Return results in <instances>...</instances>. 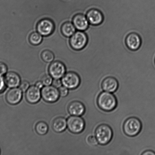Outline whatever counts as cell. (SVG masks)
<instances>
[{
	"instance_id": "603a6c76",
	"label": "cell",
	"mask_w": 155,
	"mask_h": 155,
	"mask_svg": "<svg viewBox=\"0 0 155 155\" xmlns=\"http://www.w3.org/2000/svg\"><path fill=\"white\" fill-rule=\"evenodd\" d=\"M52 78V77L51 75H45L42 77L41 81L43 83L44 86H50V85H51L52 84L53 81Z\"/></svg>"
},
{
	"instance_id": "f1b7e54d",
	"label": "cell",
	"mask_w": 155,
	"mask_h": 155,
	"mask_svg": "<svg viewBox=\"0 0 155 155\" xmlns=\"http://www.w3.org/2000/svg\"><path fill=\"white\" fill-rule=\"evenodd\" d=\"M52 86L56 88H60L62 84V81L60 79H54L52 82Z\"/></svg>"
},
{
	"instance_id": "52a82bcc",
	"label": "cell",
	"mask_w": 155,
	"mask_h": 155,
	"mask_svg": "<svg viewBox=\"0 0 155 155\" xmlns=\"http://www.w3.org/2000/svg\"><path fill=\"white\" fill-rule=\"evenodd\" d=\"M54 22L48 18H44L38 22L36 25L38 32L43 36H48L54 32L55 30Z\"/></svg>"
},
{
	"instance_id": "5b68a950",
	"label": "cell",
	"mask_w": 155,
	"mask_h": 155,
	"mask_svg": "<svg viewBox=\"0 0 155 155\" xmlns=\"http://www.w3.org/2000/svg\"><path fill=\"white\" fill-rule=\"evenodd\" d=\"M67 123L69 131L76 134L82 133L86 126L84 120L80 116L72 115L68 118Z\"/></svg>"
},
{
	"instance_id": "7402d4cb",
	"label": "cell",
	"mask_w": 155,
	"mask_h": 155,
	"mask_svg": "<svg viewBox=\"0 0 155 155\" xmlns=\"http://www.w3.org/2000/svg\"><path fill=\"white\" fill-rule=\"evenodd\" d=\"M41 57L42 60L46 63H51L54 60V55L52 51L46 50L42 53Z\"/></svg>"
},
{
	"instance_id": "7a4b0ae2",
	"label": "cell",
	"mask_w": 155,
	"mask_h": 155,
	"mask_svg": "<svg viewBox=\"0 0 155 155\" xmlns=\"http://www.w3.org/2000/svg\"><path fill=\"white\" fill-rule=\"evenodd\" d=\"M95 134L99 144L102 145H107L111 141L113 132L111 127L107 124H100L95 130Z\"/></svg>"
},
{
	"instance_id": "277c9868",
	"label": "cell",
	"mask_w": 155,
	"mask_h": 155,
	"mask_svg": "<svg viewBox=\"0 0 155 155\" xmlns=\"http://www.w3.org/2000/svg\"><path fill=\"white\" fill-rule=\"evenodd\" d=\"M89 41L87 34L84 31H76L70 37L69 44L73 49L80 51L84 49Z\"/></svg>"
},
{
	"instance_id": "44dd1931",
	"label": "cell",
	"mask_w": 155,
	"mask_h": 155,
	"mask_svg": "<svg viewBox=\"0 0 155 155\" xmlns=\"http://www.w3.org/2000/svg\"><path fill=\"white\" fill-rule=\"evenodd\" d=\"M35 129L38 134L45 135L48 133L49 127L46 123L41 121L36 124Z\"/></svg>"
},
{
	"instance_id": "8fae6325",
	"label": "cell",
	"mask_w": 155,
	"mask_h": 155,
	"mask_svg": "<svg viewBox=\"0 0 155 155\" xmlns=\"http://www.w3.org/2000/svg\"><path fill=\"white\" fill-rule=\"evenodd\" d=\"M86 16L91 25L97 26L101 25L104 21V16L99 9L92 8L86 13Z\"/></svg>"
},
{
	"instance_id": "8992f818",
	"label": "cell",
	"mask_w": 155,
	"mask_h": 155,
	"mask_svg": "<svg viewBox=\"0 0 155 155\" xmlns=\"http://www.w3.org/2000/svg\"><path fill=\"white\" fill-rule=\"evenodd\" d=\"M61 81L64 86L71 90L76 89L80 83L79 76L74 72L66 73L62 78Z\"/></svg>"
},
{
	"instance_id": "ac0fdd59",
	"label": "cell",
	"mask_w": 155,
	"mask_h": 155,
	"mask_svg": "<svg viewBox=\"0 0 155 155\" xmlns=\"http://www.w3.org/2000/svg\"><path fill=\"white\" fill-rule=\"evenodd\" d=\"M67 127V121L66 119L63 117H59L56 118L53 121L52 129L56 133H62L66 130Z\"/></svg>"
},
{
	"instance_id": "d6a6232c",
	"label": "cell",
	"mask_w": 155,
	"mask_h": 155,
	"mask_svg": "<svg viewBox=\"0 0 155 155\" xmlns=\"http://www.w3.org/2000/svg\"><path fill=\"white\" fill-rule=\"evenodd\" d=\"M0 153H1V150H0Z\"/></svg>"
},
{
	"instance_id": "d4e9b609",
	"label": "cell",
	"mask_w": 155,
	"mask_h": 155,
	"mask_svg": "<svg viewBox=\"0 0 155 155\" xmlns=\"http://www.w3.org/2000/svg\"><path fill=\"white\" fill-rule=\"evenodd\" d=\"M19 88L22 92H25L27 91L30 87V84L29 82L27 81H24L21 82L19 85Z\"/></svg>"
},
{
	"instance_id": "4fadbf2b",
	"label": "cell",
	"mask_w": 155,
	"mask_h": 155,
	"mask_svg": "<svg viewBox=\"0 0 155 155\" xmlns=\"http://www.w3.org/2000/svg\"><path fill=\"white\" fill-rule=\"evenodd\" d=\"M22 92L20 88H12L8 91L6 94V101L10 104H18L22 100Z\"/></svg>"
},
{
	"instance_id": "f546056e",
	"label": "cell",
	"mask_w": 155,
	"mask_h": 155,
	"mask_svg": "<svg viewBox=\"0 0 155 155\" xmlns=\"http://www.w3.org/2000/svg\"><path fill=\"white\" fill-rule=\"evenodd\" d=\"M143 155H155L154 152L151 150H147L142 153Z\"/></svg>"
},
{
	"instance_id": "484cf974",
	"label": "cell",
	"mask_w": 155,
	"mask_h": 155,
	"mask_svg": "<svg viewBox=\"0 0 155 155\" xmlns=\"http://www.w3.org/2000/svg\"><path fill=\"white\" fill-rule=\"evenodd\" d=\"M8 68L7 65L2 62H0V76H3L7 73Z\"/></svg>"
},
{
	"instance_id": "83f0119b",
	"label": "cell",
	"mask_w": 155,
	"mask_h": 155,
	"mask_svg": "<svg viewBox=\"0 0 155 155\" xmlns=\"http://www.w3.org/2000/svg\"><path fill=\"white\" fill-rule=\"evenodd\" d=\"M4 78L0 76V94L2 93L6 89V86Z\"/></svg>"
},
{
	"instance_id": "5bb4252c",
	"label": "cell",
	"mask_w": 155,
	"mask_h": 155,
	"mask_svg": "<svg viewBox=\"0 0 155 155\" xmlns=\"http://www.w3.org/2000/svg\"><path fill=\"white\" fill-rule=\"evenodd\" d=\"M41 96L40 89L36 86H30L26 91V100L30 104H34L37 103L40 100Z\"/></svg>"
},
{
	"instance_id": "9a60e30c",
	"label": "cell",
	"mask_w": 155,
	"mask_h": 155,
	"mask_svg": "<svg viewBox=\"0 0 155 155\" xmlns=\"http://www.w3.org/2000/svg\"><path fill=\"white\" fill-rule=\"evenodd\" d=\"M103 89L106 92L113 93L117 90L119 87V83L115 77L109 76L106 78L101 84Z\"/></svg>"
},
{
	"instance_id": "1f68e13d",
	"label": "cell",
	"mask_w": 155,
	"mask_h": 155,
	"mask_svg": "<svg viewBox=\"0 0 155 155\" xmlns=\"http://www.w3.org/2000/svg\"><path fill=\"white\" fill-rule=\"evenodd\" d=\"M154 63H155V60H154Z\"/></svg>"
},
{
	"instance_id": "9c48e42d",
	"label": "cell",
	"mask_w": 155,
	"mask_h": 155,
	"mask_svg": "<svg viewBox=\"0 0 155 155\" xmlns=\"http://www.w3.org/2000/svg\"><path fill=\"white\" fill-rule=\"evenodd\" d=\"M50 75L54 79H60L66 73V68L62 62L56 61L52 62L48 69Z\"/></svg>"
},
{
	"instance_id": "ffe728a7",
	"label": "cell",
	"mask_w": 155,
	"mask_h": 155,
	"mask_svg": "<svg viewBox=\"0 0 155 155\" xmlns=\"http://www.w3.org/2000/svg\"><path fill=\"white\" fill-rule=\"evenodd\" d=\"M29 39V41L32 45H39L42 42V36L39 32H34L30 34Z\"/></svg>"
},
{
	"instance_id": "ba28073f",
	"label": "cell",
	"mask_w": 155,
	"mask_h": 155,
	"mask_svg": "<svg viewBox=\"0 0 155 155\" xmlns=\"http://www.w3.org/2000/svg\"><path fill=\"white\" fill-rule=\"evenodd\" d=\"M41 95L44 101L49 103L56 102L59 100L60 96L57 88L50 85L42 88Z\"/></svg>"
},
{
	"instance_id": "6da1fadb",
	"label": "cell",
	"mask_w": 155,
	"mask_h": 155,
	"mask_svg": "<svg viewBox=\"0 0 155 155\" xmlns=\"http://www.w3.org/2000/svg\"><path fill=\"white\" fill-rule=\"evenodd\" d=\"M97 104L101 110L106 112H110L114 110L117 106L116 97L112 93L103 92L97 98Z\"/></svg>"
},
{
	"instance_id": "30bf717a",
	"label": "cell",
	"mask_w": 155,
	"mask_h": 155,
	"mask_svg": "<svg viewBox=\"0 0 155 155\" xmlns=\"http://www.w3.org/2000/svg\"><path fill=\"white\" fill-rule=\"evenodd\" d=\"M125 43L129 49L132 51H138L142 47V38L137 33H130L126 38Z\"/></svg>"
},
{
	"instance_id": "2e32d148",
	"label": "cell",
	"mask_w": 155,
	"mask_h": 155,
	"mask_svg": "<svg viewBox=\"0 0 155 155\" xmlns=\"http://www.w3.org/2000/svg\"><path fill=\"white\" fill-rule=\"evenodd\" d=\"M68 110V112L71 115L80 116L84 114L86 112V107L81 102L74 101L69 104Z\"/></svg>"
},
{
	"instance_id": "7c38bea8",
	"label": "cell",
	"mask_w": 155,
	"mask_h": 155,
	"mask_svg": "<svg viewBox=\"0 0 155 155\" xmlns=\"http://www.w3.org/2000/svg\"><path fill=\"white\" fill-rule=\"evenodd\" d=\"M72 23L79 31H86L89 25L86 15L82 13H78L74 15L72 18Z\"/></svg>"
},
{
	"instance_id": "d6986e66",
	"label": "cell",
	"mask_w": 155,
	"mask_h": 155,
	"mask_svg": "<svg viewBox=\"0 0 155 155\" xmlns=\"http://www.w3.org/2000/svg\"><path fill=\"white\" fill-rule=\"evenodd\" d=\"M76 28L72 23L66 22L62 24L61 31L62 35L65 37H71L76 32Z\"/></svg>"
},
{
	"instance_id": "3957f363",
	"label": "cell",
	"mask_w": 155,
	"mask_h": 155,
	"mask_svg": "<svg viewBox=\"0 0 155 155\" xmlns=\"http://www.w3.org/2000/svg\"><path fill=\"white\" fill-rule=\"evenodd\" d=\"M142 129V123L139 118L136 117L127 118L124 121L123 126V130L125 134L131 137L137 136Z\"/></svg>"
},
{
	"instance_id": "4dcf8cb0",
	"label": "cell",
	"mask_w": 155,
	"mask_h": 155,
	"mask_svg": "<svg viewBox=\"0 0 155 155\" xmlns=\"http://www.w3.org/2000/svg\"><path fill=\"white\" fill-rule=\"evenodd\" d=\"M43 83H42V81H39L36 82L35 84V86L39 88V89H42L43 86Z\"/></svg>"
},
{
	"instance_id": "e0dca14e",
	"label": "cell",
	"mask_w": 155,
	"mask_h": 155,
	"mask_svg": "<svg viewBox=\"0 0 155 155\" xmlns=\"http://www.w3.org/2000/svg\"><path fill=\"white\" fill-rule=\"evenodd\" d=\"M6 85L10 88L17 87L21 83V78L16 73L10 72L6 73L4 77Z\"/></svg>"
},
{
	"instance_id": "4316f807",
	"label": "cell",
	"mask_w": 155,
	"mask_h": 155,
	"mask_svg": "<svg viewBox=\"0 0 155 155\" xmlns=\"http://www.w3.org/2000/svg\"><path fill=\"white\" fill-rule=\"evenodd\" d=\"M59 90L60 96L62 97H66L69 92L68 88L64 86H61L59 88Z\"/></svg>"
},
{
	"instance_id": "cb8c5ba5",
	"label": "cell",
	"mask_w": 155,
	"mask_h": 155,
	"mask_svg": "<svg viewBox=\"0 0 155 155\" xmlns=\"http://www.w3.org/2000/svg\"><path fill=\"white\" fill-rule=\"evenodd\" d=\"M87 141L89 145L93 146H96L99 144L96 138L93 136H89L87 138Z\"/></svg>"
}]
</instances>
